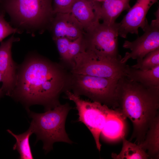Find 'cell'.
Wrapping results in <instances>:
<instances>
[{"mask_svg": "<svg viewBox=\"0 0 159 159\" xmlns=\"http://www.w3.org/2000/svg\"><path fill=\"white\" fill-rule=\"evenodd\" d=\"M115 110L108 116L101 132L102 138L108 141L122 139L125 136L126 117Z\"/></svg>", "mask_w": 159, "mask_h": 159, "instance_id": "14", "label": "cell"}, {"mask_svg": "<svg viewBox=\"0 0 159 159\" xmlns=\"http://www.w3.org/2000/svg\"><path fill=\"white\" fill-rule=\"evenodd\" d=\"M119 27V23L99 22L84 34L82 49L99 57L121 60L118 51Z\"/></svg>", "mask_w": 159, "mask_h": 159, "instance_id": "6", "label": "cell"}, {"mask_svg": "<svg viewBox=\"0 0 159 159\" xmlns=\"http://www.w3.org/2000/svg\"><path fill=\"white\" fill-rule=\"evenodd\" d=\"M7 131L16 140L13 149L18 152L20 155L19 158L34 159L29 143L30 136L34 133L32 127L30 126L29 128L26 132L18 135L14 134L9 130H8Z\"/></svg>", "mask_w": 159, "mask_h": 159, "instance_id": "19", "label": "cell"}, {"mask_svg": "<svg viewBox=\"0 0 159 159\" xmlns=\"http://www.w3.org/2000/svg\"><path fill=\"white\" fill-rule=\"evenodd\" d=\"M2 77L0 74V82H2ZM4 94V92L2 90L1 87H0V98L3 96Z\"/></svg>", "mask_w": 159, "mask_h": 159, "instance_id": "25", "label": "cell"}, {"mask_svg": "<svg viewBox=\"0 0 159 159\" xmlns=\"http://www.w3.org/2000/svg\"><path fill=\"white\" fill-rule=\"evenodd\" d=\"M130 0H105L101 4V19L107 24L115 23L122 12L131 8Z\"/></svg>", "mask_w": 159, "mask_h": 159, "instance_id": "16", "label": "cell"}, {"mask_svg": "<svg viewBox=\"0 0 159 159\" xmlns=\"http://www.w3.org/2000/svg\"><path fill=\"white\" fill-rule=\"evenodd\" d=\"M5 11L0 8V42L6 37L12 34H20L21 31L17 28H13L4 18Z\"/></svg>", "mask_w": 159, "mask_h": 159, "instance_id": "22", "label": "cell"}, {"mask_svg": "<svg viewBox=\"0 0 159 159\" xmlns=\"http://www.w3.org/2000/svg\"></svg>", "mask_w": 159, "mask_h": 159, "instance_id": "27", "label": "cell"}, {"mask_svg": "<svg viewBox=\"0 0 159 159\" xmlns=\"http://www.w3.org/2000/svg\"><path fill=\"white\" fill-rule=\"evenodd\" d=\"M119 23V35L125 38L129 33L138 35V29H143L148 23L147 14L158 0H137Z\"/></svg>", "mask_w": 159, "mask_h": 159, "instance_id": "11", "label": "cell"}, {"mask_svg": "<svg viewBox=\"0 0 159 159\" xmlns=\"http://www.w3.org/2000/svg\"><path fill=\"white\" fill-rule=\"evenodd\" d=\"M71 72L63 65L40 56L27 57L18 66L17 80L11 97L27 108L32 105L43 106L45 111L61 104V94L70 91Z\"/></svg>", "mask_w": 159, "mask_h": 159, "instance_id": "1", "label": "cell"}, {"mask_svg": "<svg viewBox=\"0 0 159 159\" xmlns=\"http://www.w3.org/2000/svg\"><path fill=\"white\" fill-rule=\"evenodd\" d=\"M19 39L14 35L1 42L0 45V74L2 83L1 88L4 94L11 96L16 85L18 66L12 57L11 49L13 42Z\"/></svg>", "mask_w": 159, "mask_h": 159, "instance_id": "10", "label": "cell"}, {"mask_svg": "<svg viewBox=\"0 0 159 159\" xmlns=\"http://www.w3.org/2000/svg\"><path fill=\"white\" fill-rule=\"evenodd\" d=\"M83 36L80 37L74 40L71 41L69 43V54L74 64V58L80 52L82 49Z\"/></svg>", "mask_w": 159, "mask_h": 159, "instance_id": "24", "label": "cell"}, {"mask_svg": "<svg viewBox=\"0 0 159 159\" xmlns=\"http://www.w3.org/2000/svg\"><path fill=\"white\" fill-rule=\"evenodd\" d=\"M101 6L100 2L94 0H75L70 13L81 24L85 33L100 22Z\"/></svg>", "mask_w": 159, "mask_h": 159, "instance_id": "12", "label": "cell"}, {"mask_svg": "<svg viewBox=\"0 0 159 159\" xmlns=\"http://www.w3.org/2000/svg\"><path fill=\"white\" fill-rule=\"evenodd\" d=\"M149 158L158 159L159 156V116H157L150 127L143 142L139 144Z\"/></svg>", "mask_w": 159, "mask_h": 159, "instance_id": "17", "label": "cell"}, {"mask_svg": "<svg viewBox=\"0 0 159 159\" xmlns=\"http://www.w3.org/2000/svg\"><path fill=\"white\" fill-rule=\"evenodd\" d=\"M72 107L68 103L60 104L42 113H36L27 110L32 119L30 126L37 136L41 140L43 149L48 152L53 149L54 143L62 142L71 144L65 129L67 117Z\"/></svg>", "mask_w": 159, "mask_h": 159, "instance_id": "4", "label": "cell"}, {"mask_svg": "<svg viewBox=\"0 0 159 159\" xmlns=\"http://www.w3.org/2000/svg\"><path fill=\"white\" fill-rule=\"evenodd\" d=\"M75 0H52L53 14L70 13L71 7Z\"/></svg>", "mask_w": 159, "mask_h": 159, "instance_id": "23", "label": "cell"}, {"mask_svg": "<svg viewBox=\"0 0 159 159\" xmlns=\"http://www.w3.org/2000/svg\"><path fill=\"white\" fill-rule=\"evenodd\" d=\"M50 25L53 40L64 37L72 41L85 33L81 24L70 13L56 14Z\"/></svg>", "mask_w": 159, "mask_h": 159, "instance_id": "13", "label": "cell"}, {"mask_svg": "<svg viewBox=\"0 0 159 159\" xmlns=\"http://www.w3.org/2000/svg\"><path fill=\"white\" fill-rule=\"evenodd\" d=\"M124 76L129 79L149 87H159V66L154 68L142 70L126 64Z\"/></svg>", "mask_w": 159, "mask_h": 159, "instance_id": "15", "label": "cell"}, {"mask_svg": "<svg viewBox=\"0 0 159 159\" xmlns=\"http://www.w3.org/2000/svg\"><path fill=\"white\" fill-rule=\"evenodd\" d=\"M52 0H0V8L18 27L27 32L42 30L54 15Z\"/></svg>", "mask_w": 159, "mask_h": 159, "instance_id": "3", "label": "cell"}, {"mask_svg": "<svg viewBox=\"0 0 159 159\" xmlns=\"http://www.w3.org/2000/svg\"><path fill=\"white\" fill-rule=\"evenodd\" d=\"M159 66V48L147 54L143 59L137 60L131 67L142 70H148Z\"/></svg>", "mask_w": 159, "mask_h": 159, "instance_id": "20", "label": "cell"}, {"mask_svg": "<svg viewBox=\"0 0 159 159\" xmlns=\"http://www.w3.org/2000/svg\"><path fill=\"white\" fill-rule=\"evenodd\" d=\"M116 100L115 110L128 118L133 124L130 141L135 139L136 144H141L159 115V87L145 86L123 76L117 83Z\"/></svg>", "mask_w": 159, "mask_h": 159, "instance_id": "2", "label": "cell"}, {"mask_svg": "<svg viewBox=\"0 0 159 159\" xmlns=\"http://www.w3.org/2000/svg\"><path fill=\"white\" fill-rule=\"evenodd\" d=\"M122 139V145L121 150L118 154L112 153L111 154L112 158L147 159L149 158L146 152L139 144L127 140L125 136L123 137Z\"/></svg>", "mask_w": 159, "mask_h": 159, "instance_id": "18", "label": "cell"}, {"mask_svg": "<svg viewBox=\"0 0 159 159\" xmlns=\"http://www.w3.org/2000/svg\"><path fill=\"white\" fill-rule=\"evenodd\" d=\"M98 57L89 52L82 50L74 58L71 73L100 77L119 79L124 76L126 63Z\"/></svg>", "mask_w": 159, "mask_h": 159, "instance_id": "7", "label": "cell"}, {"mask_svg": "<svg viewBox=\"0 0 159 159\" xmlns=\"http://www.w3.org/2000/svg\"><path fill=\"white\" fill-rule=\"evenodd\" d=\"M71 73L70 91L73 93L79 96H85L93 102L114 110L116 108V88L119 79Z\"/></svg>", "mask_w": 159, "mask_h": 159, "instance_id": "5", "label": "cell"}, {"mask_svg": "<svg viewBox=\"0 0 159 159\" xmlns=\"http://www.w3.org/2000/svg\"><path fill=\"white\" fill-rule=\"evenodd\" d=\"M96 1H97V2H103L105 0H94Z\"/></svg>", "mask_w": 159, "mask_h": 159, "instance_id": "26", "label": "cell"}, {"mask_svg": "<svg viewBox=\"0 0 159 159\" xmlns=\"http://www.w3.org/2000/svg\"><path fill=\"white\" fill-rule=\"evenodd\" d=\"M53 40L56 44L61 59L71 69L74 64L70 58L69 52V47L71 41L64 37L58 38Z\"/></svg>", "mask_w": 159, "mask_h": 159, "instance_id": "21", "label": "cell"}, {"mask_svg": "<svg viewBox=\"0 0 159 159\" xmlns=\"http://www.w3.org/2000/svg\"><path fill=\"white\" fill-rule=\"evenodd\" d=\"M64 93L66 98L75 105L78 112L77 122H82L88 128L94 139L97 148L100 151L101 131L108 116L115 110L98 102L83 100L71 91L67 90Z\"/></svg>", "mask_w": 159, "mask_h": 159, "instance_id": "8", "label": "cell"}, {"mask_svg": "<svg viewBox=\"0 0 159 159\" xmlns=\"http://www.w3.org/2000/svg\"><path fill=\"white\" fill-rule=\"evenodd\" d=\"M155 15L156 18L150 24H147L143 29L144 32L142 36L132 41H125L123 47L130 52L125 53L121 59V63H126L130 59L140 60L149 52L159 48V8Z\"/></svg>", "mask_w": 159, "mask_h": 159, "instance_id": "9", "label": "cell"}]
</instances>
